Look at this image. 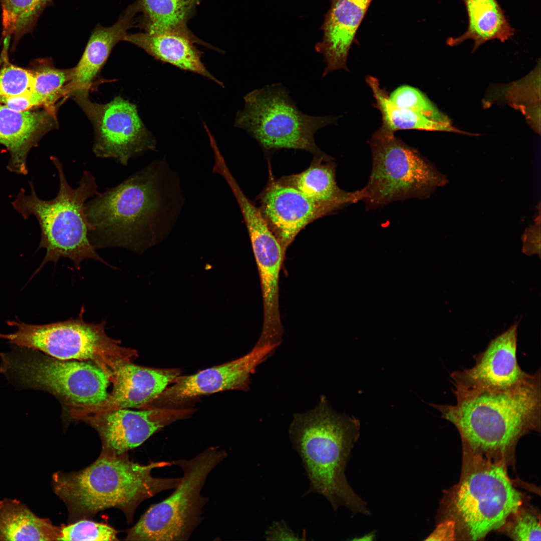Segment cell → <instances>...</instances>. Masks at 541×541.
Segmentation results:
<instances>
[{"label": "cell", "instance_id": "cell-14", "mask_svg": "<svg viewBox=\"0 0 541 541\" xmlns=\"http://www.w3.org/2000/svg\"><path fill=\"white\" fill-rule=\"evenodd\" d=\"M191 409L148 406L139 411L120 409L79 420L97 432L102 443L101 453L120 455L143 443L171 423L185 418Z\"/></svg>", "mask_w": 541, "mask_h": 541}, {"label": "cell", "instance_id": "cell-10", "mask_svg": "<svg viewBox=\"0 0 541 541\" xmlns=\"http://www.w3.org/2000/svg\"><path fill=\"white\" fill-rule=\"evenodd\" d=\"M244 107L236 115L234 126L244 129L266 152L282 149L307 151L317 157H328L315 143L320 129L334 124L332 116L303 113L288 88L275 83L255 89L244 97Z\"/></svg>", "mask_w": 541, "mask_h": 541}, {"label": "cell", "instance_id": "cell-15", "mask_svg": "<svg viewBox=\"0 0 541 541\" xmlns=\"http://www.w3.org/2000/svg\"><path fill=\"white\" fill-rule=\"evenodd\" d=\"M277 347H254L247 354L235 360L191 375L178 376L150 406L166 407L203 395L229 390H247L251 374Z\"/></svg>", "mask_w": 541, "mask_h": 541}, {"label": "cell", "instance_id": "cell-9", "mask_svg": "<svg viewBox=\"0 0 541 541\" xmlns=\"http://www.w3.org/2000/svg\"><path fill=\"white\" fill-rule=\"evenodd\" d=\"M394 133L382 124L369 141L372 167L362 189L367 210L394 201L427 199L448 182L445 175Z\"/></svg>", "mask_w": 541, "mask_h": 541}, {"label": "cell", "instance_id": "cell-26", "mask_svg": "<svg viewBox=\"0 0 541 541\" xmlns=\"http://www.w3.org/2000/svg\"><path fill=\"white\" fill-rule=\"evenodd\" d=\"M61 527L17 499L0 500V540H59Z\"/></svg>", "mask_w": 541, "mask_h": 541}, {"label": "cell", "instance_id": "cell-29", "mask_svg": "<svg viewBox=\"0 0 541 541\" xmlns=\"http://www.w3.org/2000/svg\"><path fill=\"white\" fill-rule=\"evenodd\" d=\"M54 0H0L2 11V38L12 36V49H15L22 38L32 34L38 21Z\"/></svg>", "mask_w": 541, "mask_h": 541}, {"label": "cell", "instance_id": "cell-13", "mask_svg": "<svg viewBox=\"0 0 541 541\" xmlns=\"http://www.w3.org/2000/svg\"><path fill=\"white\" fill-rule=\"evenodd\" d=\"M235 197L242 213L250 238L260 276L264 320L261 334L255 347L278 346L283 328L279 308V280L285 255L259 208L242 191Z\"/></svg>", "mask_w": 541, "mask_h": 541}, {"label": "cell", "instance_id": "cell-21", "mask_svg": "<svg viewBox=\"0 0 541 541\" xmlns=\"http://www.w3.org/2000/svg\"><path fill=\"white\" fill-rule=\"evenodd\" d=\"M372 1L332 0L323 24V40L315 46L327 64L323 77L336 70H348L350 47Z\"/></svg>", "mask_w": 541, "mask_h": 541}, {"label": "cell", "instance_id": "cell-7", "mask_svg": "<svg viewBox=\"0 0 541 541\" xmlns=\"http://www.w3.org/2000/svg\"><path fill=\"white\" fill-rule=\"evenodd\" d=\"M84 313L82 307L77 318L44 325L27 324L18 319L8 321V325L15 331L0 333V339L58 359L91 362L107 374L111 381L117 369L132 362L138 353L110 337L105 331V321L87 323L83 319Z\"/></svg>", "mask_w": 541, "mask_h": 541}, {"label": "cell", "instance_id": "cell-6", "mask_svg": "<svg viewBox=\"0 0 541 541\" xmlns=\"http://www.w3.org/2000/svg\"><path fill=\"white\" fill-rule=\"evenodd\" d=\"M0 373L19 390L48 392L69 409L98 405L109 396L110 377L95 364L63 360L13 345L0 353Z\"/></svg>", "mask_w": 541, "mask_h": 541}, {"label": "cell", "instance_id": "cell-22", "mask_svg": "<svg viewBox=\"0 0 541 541\" xmlns=\"http://www.w3.org/2000/svg\"><path fill=\"white\" fill-rule=\"evenodd\" d=\"M124 41L141 48L158 61L198 74L224 87L207 70L201 61L202 52L194 46L197 43L190 38L177 34L141 32L128 33Z\"/></svg>", "mask_w": 541, "mask_h": 541}, {"label": "cell", "instance_id": "cell-17", "mask_svg": "<svg viewBox=\"0 0 541 541\" xmlns=\"http://www.w3.org/2000/svg\"><path fill=\"white\" fill-rule=\"evenodd\" d=\"M260 213L285 254L298 234L314 220L337 210L315 201L278 180L270 181L259 196Z\"/></svg>", "mask_w": 541, "mask_h": 541}, {"label": "cell", "instance_id": "cell-34", "mask_svg": "<svg viewBox=\"0 0 541 541\" xmlns=\"http://www.w3.org/2000/svg\"><path fill=\"white\" fill-rule=\"evenodd\" d=\"M508 529L509 536L516 540H540V525L533 513L524 511L517 514Z\"/></svg>", "mask_w": 541, "mask_h": 541}, {"label": "cell", "instance_id": "cell-32", "mask_svg": "<svg viewBox=\"0 0 541 541\" xmlns=\"http://www.w3.org/2000/svg\"><path fill=\"white\" fill-rule=\"evenodd\" d=\"M118 531L111 526L82 519L61 526L59 540H118Z\"/></svg>", "mask_w": 541, "mask_h": 541}, {"label": "cell", "instance_id": "cell-33", "mask_svg": "<svg viewBox=\"0 0 541 541\" xmlns=\"http://www.w3.org/2000/svg\"><path fill=\"white\" fill-rule=\"evenodd\" d=\"M33 81L32 70L7 62L0 70V98L31 92Z\"/></svg>", "mask_w": 541, "mask_h": 541}, {"label": "cell", "instance_id": "cell-25", "mask_svg": "<svg viewBox=\"0 0 541 541\" xmlns=\"http://www.w3.org/2000/svg\"><path fill=\"white\" fill-rule=\"evenodd\" d=\"M466 9L468 25L461 35L448 39L447 44L456 46L466 40L473 42V51L493 40L504 42L514 34L496 0H462Z\"/></svg>", "mask_w": 541, "mask_h": 541}, {"label": "cell", "instance_id": "cell-11", "mask_svg": "<svg viewBox=\"0 0 541 541\" xmlns=\"http://www.w3.org/2000/svg\"><path fill=\"white\" fill-rule=\"evenodd\" d=\"M453 494L451 509L456 527L471 540L502 526L518 512L522 497L501 463L475 454Z\"/></svg>", "mask_w": 541, "mask_h": 541}, {"label": "cell", "instance_id": "cell-31", "mask_svg": "<svg viewBox=\"0 0 541 541\" xmlns=\"http://www.w3.org/2000/svg\"><path fill=\"white\" fill-rule=\"evenodd\" d=\"M389 97L399 108L413 111L436 121L451 123L448 118L440 112L423 93L414 87L402 86L393 91Z\"/></svg>", "mask_w": 541, "mask_h": 541}, {"label": "cell", "instance_id": "cell-8", "mask_svg": "<svg viewBox=\"0 0 541 541\" xmlns=\"http://www.w3.org/2000/svg\"><path fill=\"white\" fill-rule=\"evenodd\" d=\"M218 446L209 447L194 457L171 461L182 476L174 491L152 504L129 529L125 540H187L202 519L208 498L201 494L211 472L227 457Z\"/></svg>", "mask_w": 541, "mask_h": 541}, {"label": "cell", "instance_id": "cell-24", "mask_svg": "<svg viewBox=\"0 0 541 541\" xmlns=\"http://www.w3.org/2000/svg\"><path fill=\"white\" fill-rule=\"evenodd\" d=\"M201 0H137L138 13L136 25L153 34H177L190 38L197 44L216 50L197 38L187 27Z\"/></svg>", "mask_w": 541, "mask_h": 541}, {"label": "cell", "instance_id": "cell-5", "mask_svg": "<svg viewBox=\"0 0 541 541\" xmlns=\"http://www.w3.org/2000/svg\"><path fill=\"white\" fill-rule=\"evenodd\" d=\"M50 160L57 171L59 182L58 194L54 199L43 200L37 194L33 181L29 182L28 195L22 188L12 204L23 218H37L41 237L38 248L46 249L45 257L33 276L48 262L56 264L62 257L72 260L79 269L85 259H93L107 264L96 252L88 237V226L85 205L88 199L99 193L96 178L85 170L76 188L71 186L63 163L56 157Z\"/></svg>", "mask_w": 541, "mask_h": 541}, {"label": "cell", "instance_id": "cell-37", "mask_svg": "<svg viewBox=\"0 0 541 541\" xmlns=\"http://www.w3.org/2000/svg\"><path fill=\"white\" fill-rule=\"evenodd\" d=\"M283 521L274 522L265 534L266 539L273 540H302Z\"/></svg>", "mask_w": 541, "mask_h": 541}, {"label": "cell", "instance_id": "cell-1", "mask_svg": "<svg viewBox=\"0 0 541 541\" xmlns=\"http://www.w3.org/2000/svg\"><path fill=\"white\" fill-rule=\"evenodd\" d=\"M185 202L177 172L163 158L87 200L88 237L96 249H145L172 230Z\"/></svg>", "mask_w": 541, "mask_h": 541}, {"label": "cell", "instance_id": "cell-2", "mask_svg": "<svg viewBox=\"0 0 541 541\" xmlns=\"http://www.w3.org/2000/svg\"><path fill=\"white\" fill-rule=\"evenodd\" d=\"M453 405L429 404L457 429L466 446L478 454H501L519 438L539 431L540 370L508 387L476 384L451 374Z\"/></svg>", "mask_w": 541, "mask_h": 541}, {"label": "cell", "instance_id": "cell-20", "mask_svg": "<svg viewBox=\"0 0 541 541\" xmlns=\"http://www.w3.org/2000/svg\"><path fill=\"white\" fill-rule=\"evenodd\" d=\"M518 324L491 340L485 349L474 356V365L456 370L461 378L477 384L508 387L524 378L528 373L520 367L517 359Z\"/></svg>", "mask_w": 541, "mask_h": 541}, {"label": "cell", "instance_id": "cell-38", "mask_svg": "<svg viewBox=\"0 0 541 541\" xmlns=\"http://www.w3.org/2000/svg\"><path fill=\"white\" fill-rule=\"evenodd\" d=\"M456 530L455 523L453 520L443 521L437 525L433 532L425 540H454Z\"/></svg>", "mask_w": 541, "mask_h": 541}, {"label": "cell", "instance_id": "cell-27", "mask_svg": "<svg viewBox=\"0 0 541 541\" xmlns=\"http://www.w3.org/2000/svg\"><path fill=\"white\" fill-rule=\"evenodd\" d=\"M484 104L491 102L507 103L518 110L528 123L540 133V64L520 80L494 89Z\"/></svg>", "mask_w": 541, "mask_h": 541}, {"label": "cell", "instance_id": "cell-19", "mask_svg": "<svg viewBox=\"0 0 541 541\" xmlns=\"http://www.w3.org/2000/svg\"><path fill=\"white\" fill-rule=\"evenodd\" d=\"M138 13L136 1L109 27L97 24L93 30L84 53L74 67L72 80L66 87V98L78 93L89 94L96 86L100 71L113 48L123 41L128 31L136 24Z\"/></svg>", "mask_w": 541, "mask_h": 541}, {"label": "cell", "instance_id": "cell-36", "mask_svg": "<svg viewBox=\"0 0 541 541\" xmlns=\"http://www.w3.org/2000/svg\"><path fill=\"white\" fill-rule=\"evenodd\" d=\"M522 252L526 255L540 256V213L535 217L532 224L525 228L521 236Z\"/></svg>", "mask_w": 541, "mask_h": 541}, {"label": "cell", "instance_id": "cell-3", "mask_svg": "<svg viewBox=\"0 0 541 541\" xmlns=\"http://www.w3.org/2000/svg\"><path fill=\"white\" fill-rule=\"evenodd\" d=\"M172 465L171 461L139 464L127 454L100 453L87 467L77 471L54 473L55 493L68 510V522L93 518L99 512L114 508L121 510L127 521H133L137 507L163 491L174 489L181 477L153 476L156 469Z\"/></svg>", "mask_w": 541, "mask_h": 541}, {"label": "cell", "instance_id": "cell-12", "mask_svg": "<svg viewBox=\"0 0 541 541\" xmlns=\"http://www.w3.org/2000/svg\"><path fill=\"white\" fill-rule=\"evenodd\" d=\"M72 98L92 123L93 152L97 157L111 158L123 166L147 151H155L157 141L142 122L137 107L120 96L106 104L95 103L89 94Z\"/></svg>", "mask_w": 541, "mask_h": 541}, {"label": "cell", "instance_id": "cell-23", "mask_svg": "<svg viewBox=\"0 0 541 541\" xmlns=\"http://www.w3.org/2000/svg\"><path fill=\"white\" fill-rule=\"evenodd\" d=\"M330 158L329 156L316 157L306 170L278 180L295 188L315 201L331 205L337 210L362 200V189L347 192L338 187L336 181V165Z\"/></svg>", "mask_w": 541, "mask_h": 541}, {"label": "cell", "instance_id": "cell-16", "mask_svg": "<svg viewBox=\"0 0 541 541\" xmlns=\"http://www.w3.org/2000/svg\"><path fill=\"white\" fill-rule=\"evenodd\" d=\"M176 369L148 368L126 363L120 366L111 379L113 389L107 399L94 406L69 409L73 419L79 420L120 409L149 406L179 376Z\"/></svg>", "mask_w": 541, "mask_h": 541}, {"label": "cell", "instance_id": "cell-4", "mask_svg": "<svg viewBox=\"0 0 541 541\" xmlns=\"http://www.w3.org/2000/svg\"><path fill=\"white\" fill-rule=\"evenodd\" d=\"M360 428L359 420L337 413L323 397L314 409L294 416L289 435L309 481L306 493L323 495L335 510L345 506L354 514L368 515L366 503L345 475Z\"/></svg>", "mask_w": 541, "mask_h": 541}, {"label": "cell", "instance_id": "cell-35", "mask_svg": "<svg viewBox=\"0 0 541 541\" xmlns=\"http://www.w3.org/2000/svg\"><path fill=\"white\" fill-rule=\"evenodd\" d=\"M0 104L17 111H26L32 109L46 108L44 101L33 92L10 97L0 98Z\"/></svg>", "mask_w": 541, "mask_h": 541}, {"label": "cell", "instance_id": "cell-30", "mask_svg": "<svg viewBox=\"0 0 541 541\" xmlns=\"http://www.w3.org/2000/svg\"><path fill=\"white\" fill-rule=\"evenodd\" d=\"M35 63L37 65L32 70V92L44 101L47 109L57 110L59 102L66 99V87L72 80L74 68H57L49 59H40Z\"/></svg>", "mask_w": 541, "mask_h": 541}, {"label": "cell", "instance_id": "cell-28", "mask_svg": "<svg viewBox=\"0 0 541 541\" xmlns=\"http://www.w3.org/2000/svg\"><path fill=\"white\" fill-rule=\"evenodd\" d=\"M366 81L371 88L376 100V107L380 111L382 124L395 132L399 130H418L446 131L467 134L452 123L440 122L413 111L397 107L390 100L387 92L382 89L378 79L368 76Z\"/></svg>", "mask_w": 541, "mask_h": 541}, {"label": "cell", "instance_id": "cell-18", "mask_svg": "<svg viewBox=\"0 0 541 541\" xmlns=\"http://www.w3.org/2000/svg\"><path fill=\"white\" fill-rule=\"evenodd\" d=\"M57 110L17 111L0 104V144L10 154L7 169L18 174L28 173L27 160L32 148L58 127Z\"/></svg>", "mask_w": 541, "mask_h": 541}]
</instances>
